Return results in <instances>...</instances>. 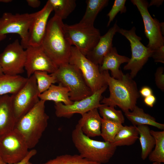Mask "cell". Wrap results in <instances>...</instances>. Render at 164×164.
Returning <instances> with one entry per match:
<instances>
[{"instance_id":"cell-1","label":"cell","mask_w":164,"mask_h":164,"mask_svg":"<svg viewBox=\"0 0 164 164\" xmlns=\"http://www.w3.org/2000/svg\"><path fill=\"white\" fill-rule=\"evenodd\" d=\"M102 72L109 86L110 95L104 97L101 103L114 107L117 106L124 113L132 111L140 97L137 84L133 78L127 73L121 79H117L111 76L108 70Z\"/></svg>"},{"instance_id":"cell-2","label":"cell","mask_w":164,"mask_h":164,"mask_svg":"<svg viewBox=\"0 0 164 164\" xmlns=\"http://www.w3.org/2000/svg\"><path fill=\"white\" fill-rule=\"evenodd\" d=\"M63 20L54 15L48 21L41 46L58 67L69 63L72 46L66 38Z\"/></svg>"},{"instance_id":"cell-3","label":"cell","mask_w":164,"mask_h":164,"mask_svg":"<svg viewBox=\"0 0 164 164\" xmlns=\"http://www.w3.org/2000/svg\"><path fill=\"white\" fill-rule=\"evenodd\" d=\"M71 137L79 155L92 162L103 164L108 163L117 149L113 142L95 140L87 136L78 123L72 132Z\"/></svg>"},{"instance_id":"cell-4","label":"cell","mask_w":164,"mask_h":164,"mask_svg":"<svg viewBox=\"0 0 164 164\" xmlns=\"http://www.w3.org/2000/svg\"><path fill=\"white\" fill-rule=\"evenodd\" d=\"M45 102L40 100L31 110L16 121L14 129L24 137L29 149L37 145L47 126L49 116L45 112Z\"/></svg>"},{"instance_id":"cell-5","label":"cell","mask_w":164,"mask_h":164,"mask_svg":"<svg viewBox=\"0 0 164 164\" xmlns=\"http://www.w3.org/2000/svg\"><path fill=\"white\" fill-rule=\"evenodd\" d=\"M57 82L61 84L70 90V98L73 101H78L90 96L92 93L79 69L68 63L58 67L51 74Z\"/></svg>"},{"instance_id":"cell-6","label":"cell","mask_w":164,"mask_h":164,"mask_svg":"<svg viewBox=\"0 0 164 164\" xmlns=\"http://www.w3.org/2000/svg\"><path fill=\"white\" fill-rule=\"evenodd\" d=\"M65 36L72 46L85 56L95 47L101 36L99 30L94 26L80 22L73 25L63 24Z\"/></svg>"},{"instance_id":"cell-7","label":"cell","mask_w":164,"mask_h":164,"mask_svg":"<svg viewBox=\"0 0 164 164\" xmlns=\"http://www.w3.org/2000/svg\"><path fill=\"white\" fill-rule=\"evenodd\" d=\"M35 14L24 13L13 14L6 12L0 18V41L9 34H17L21 39V44L24 49L28 46V31Z\"/></svg>"},{"instance_id":"cell-8","label":"cell","mask_w":164,"mask_h":164,"mask_svg":"<svg viewBox=\"0 0 164 164\" xmlns=\"http://www.w3.org/2000/svg\"><path fill=\"white\" fill-rule=\"evenodd\" d=\"M69 63L80 71L92 93L107 85L102 72L100 70L99 65L92 62L73 46L71 47Z\"/></svg>"},{"instance_id":"cell-9","label":"cell","mask_w":164,"mask_h":164,"mask_svg":"<svg viewBox=\"0 0 164 164\" xmlns=\"http://www.w3.org/2000/svg\"><path fill=\"white\" fill-rule=\"evenodd\" d=\"M135 30L134 26L129 30L120 28L118 32L125 36L130 44L131 57L123 69L130 70L129 74L132 78L136 75L149 58L152 57L154 51L142 43L141 38L137 35Z\"/></svg>"},{"instance_id":"cell-10","label":"cell","mask_w":164,"mask_h":164,"mask_svg":"<svg viewBox=\"0 0 164 164\" xmlns=\"http://www.w3.org/2000/svg\"><path fill=\"white\" fill-rule=\"evenodd\" d=\"M29 149L24 138L15 129L0 137V157L7 164L21 161Z\"/></svg>"},{"instance_id":"cell-11","label":"cell","mask_w":164,"mask_h":164,"mask_svg":"<svg viewBox=\"0 0 164 164\" xmlns=\"http://www.w3.org/2000/svg\"><path fill=\"white\" fill-rule=\"evenodd\" d=\"M39 93L33 74L23 87L11 96L13 113L17 121L31 110L40 100Z\"/></svg>"},{"instance_id":"cell-12","label":"cell","mask_w":164,"mask_h":164,"mask_svg":"<svg viewBox=\"0 0 164 164\" xmlns=\"http://www.w3.org/2000/svg\"><path fill=\"white\" fill-rule=\"evenodd\" d=\"M24 49L18 39L6 46L0 54V65L3 74L16 76L24 72L26 59Z\"/></svg>"},{"instance_id":"cell-13","label":"cell","mask_w":164,"mask_h":164,"mask_svg":"<svg viewBox=\"0 0 164 164\" xmlns=\"http://www.w3.org/2000/svg\"><path fill=\"white\" fill-rule=\"evenodd\" d=\"M142 17L144 26L145 33L149 40L147 47L154 51L164 45V38L162 33L160 23L153 18L148 10L149 3L145 0H132Z\"/></svg>"},{"instance_id":"cell-14","label":"cell","mask_w":164,"mask_h":164,"mask_svg":"<svg viewBox=\"0 0 164 164\" xmlns=\"http://www.w3.org/2000/svg\"><path fill=\"white\" fill-rule=\"evenodd\" d=\"M106 85L91 95L78 101H73L70 105H65L59 102L55 103L56 116L59 118H70L76 113L82 114L95 108H98L101 104L102 94L108 87Z\"/></svg>"},{"instance_id":"cell-15","label":"cell","mask_w":164,"mask_h":164,"mask_svg":"<svg viewBox=\"0 0 164 164\" xmlns=\"http://www.w3.org/2000/svg\"><path fill=\"white\" fill-rule=\"evenodd\" d=\"M26 59L24 69L27 78L37 71H44L52 74L58 67L40 46H29L26 49Z\"/></svg>"},{"instance_id":"cell-16","label":"cell","mask_w":164,"mask_h":164,"mask_svg":"<svg viewBox=\"0 0 164 164\" xmlns=\"http://www.w3.org/2000/svg\"><path fill=\"white\" fill-rule=\"evenodd\" d=\"M53 11L48 1L40 11L35 12L28 31V46H40L45 36L49 17Z\"/></svg>"},{"instance_id":"cell-17","label":"cell","mask_w":164,"mask_h":164,"mask_svg":"<svg viewBox=\"0 0 164 164\" xmlns=\"http://www.w3.org/2000/svg\"><path fill=\"white\" fill-rule=\"evenodd\" d=\"M120 28L116 21L113 26L104 35L100 36L96 46L86 57L94 64L99 66L104 57L113 47V38Z\"/></svg>"},{"instance_id":"cell-18","label":"cell","mask_w":164,"mask_h":164,"mask_svg":"<svg viewBox=\"0 0 164 164\" xmlns=\"http://www.w3.org/2000/svg\"><path fill=\"white\" fill-rule=\"evenodd\" d=\"M16 120L11 101V96H0V137L13 130Z\"/></svg>"},{"instance_id":"cell-19","label":"cell","mask_w":164,"mask_h":164,"mask_svg":"<svg viewBox=\"0 0 164 164\" xmlns=\"http://www.w3.org/2000/svg\"><path fill=\"white\" fill-rule=\"evenodd\" d=\"M130 58L125 56L118 54L115 47H113L111 50L103 58L99 66L101 72L110 70L112 77L117 79H121L124 74L119 69L120 65L127 63Z\"/></svg>"},{"instance_id":"cell-20","label":"cell","mask_w":164,"mask_h":164,"mask_svg":"<svg viewBox=\"0 0 164 164\" xmlns=\"http://www.w3.org/2000/svg\"><path fill=\"white\" fill-rule=\"evenodd\" d=\"M81 115L82 117L78 124L83 133L89 138L100 136L102 118L98 108H94Z\"/></svg>"},{"instance_id":"cell-21","label":"cell","mask_w":164,"mask_h":164,"mask_svg":"<svg viewBox=\"0 0 164 164\" xmlns=\"http://www.w3.org/2000/svg\"><path fill=\"white\" fill-rule=\"evenodd\" d=\"M69 92V89L61 84L59 83L58 85L53 84L47 90L39 94V97L40 100L45 101H50L55 103L61 102L70 105L73 101L70 99Z\"/></svg>"},{"instance_id":"cell-22","label":"cell","mask_w":164,"mask_h":164,"mask_svg":"<svg viewBox=\"0 0 164 164\" xmlns=\"http://www.w3.org/2000/svg\"><path fill=\"white\" fill-rule=\"evenodd\" d=\"M125 115L133 125H150L161 130L164 129V124L157 122L155 118L145 113L142 108L137 105L132 111L125 112Z\"/></svg>"},{"instance_id":"cell-23","label":"cell","mask_w":164,"mask_h":164,"mask_svg":"<svg viewBox=\"0 0 164 164\" xmlns=\"http://www.w3.org/2000/svg\"><path fill=\"white\" fill-rule=\"evenodd\" d=\"M28 79L20 75H0V96L16 93L24 85Z\"/></svg>"},{"instance_id":"cell-24","label":"cell","mask_w":164,"mask_h":164,"mask_svg":"<svg viewBox=\"0 0 164 164\" xmlns=\"http://www.w3.org/2000/svg\"><path fill=\"white\" fill-rule=\"evenodd\" d=\"M138 138L136 126L123 125L116 135L113 143L117 147L130 146L134 144Z\"/></svg>"},{"instance_id":"cell-25","label":"cell","mask_w":164,"mask_h":164,"mask_svg":"<svg viewBox=\"0 0 164 164\" xmlns=\"http://www.w3.org/2000/svg\"><path fill=\"white\" fill-rule=\"evenodd\" d=\"M136 126L141 146V158L144 160L148 157L153 150L155 140L150 133V130L148 126L141 125Z\"/></svg>"},{"instance_id":"cell-26","label":"cell","mask_w":164,"mask_h":164,"mask_svg":"<svg viewBox=\"0 0 164 164\" xmlns=\"http://www.w3.org/2000/svg\"><path fill=\"white\" fill-rule=\"evenodd\" d=\"M108 0H87L85 13L79 22L94 26L95 20L99 12L108 4Z\"/></svg>"},{"instance_id":"cell-27","label":"cell","mask_w":164,"mask_h":164,"mask_svg":"<svg viewBox=\"0 0 164 164\" xmlns=\"http://www.w3.org/2000/svg\"><path fill=\"white\" fill-rule=\"evenodd\" d=\"M154 137L155 144L154 149L148 156L149 160L153 162H164V131L150 130Z\"/></svg>"},{"instance_id":"cell-28","label":"cell","mask_w":164,"mask_h":164,"mask_svg":"<svg viewBox=\"0 0 164 164\" xmlns=\"http://www.w3.org/2000/svg\"><path fill=\"white\" fill-rule=\"evenodd\" d=\"M55 15L62 20L66 19L74 11L76 6L75 0H49Z\"/></svg>"},{"instance_id":"cell-29","label":"cell","mask_w":164,"mask_h":164,"mask_svg":"<svg viewBox=\"0 0 164 164\" xmlns=\"http://www.w3.org/2000/svg\"><path fill=\"white\" fill-rule=\"evenodd\" d=\"M40 164H103L89 161L79 155L64 154Z\"/></svg>"},{"instance_id":"cell-30","label":"cell","mask_w":164,"mask_h":164,"mask_svg":"<svg viewBox=\"0 0 164 164\" xmlns=\"http://www.w3.org/2000/svg\"><path fill=\"white\" fill-rule=\"evenodd\" d=\"M122 124L102 118L101 135L105 142H113Z\"/></svg>"},{"instance_id":"cell-31","label":"cell","mask_w":164,"mask_h":164,"mask_svg":"<svg viewBox=\"0 0 164 164\" xmlns=\"http://www.w3.org/2000/svg\"><path fill=\"white\" fill-rule=\"evenodd\" d=\"M98 109L103 119L121 124L124 123L125 119L121 111L116 110L113 106L103 104H101Z\"/></svg>"},{"instance_id":"cell-32","label":"cell","mask_w":164,"mask_h":164,"mask_svg":"<svg viewBox=\"0 0 164 164\" xmlns=\"http://www.w3.org/2000/svg\"><path fill=\"white\" fill-rule=\"evenodd\" d=\"M48 73L46 71H37L33 73L40 94L47 90L52 84L57 82L55 77Z\"/></svg>"},{"instance_id":"cell-33","label":"cell","mask_w":164,"mask_h":164,"mask_svg":"<svg viewBox=\"0 0 164 164\" xmlns=\"http://www.w3.org/2000/svg\"><path fill=\"white\" fill-rule=\"evenodd\" d=\"M126 0H115L112 7L107 14L109 17L107 26H109L111 23L113 21L116 15L119 12L120 13H125L126 8L125 6Z\"/></svg>"},{"instance_id":"cell-34","label":"cell","mask_w":164,"mask_h":164,"mask_svg":"<svg viewBox=\"0 0 164 164\" xmlns=\"http://www.w3.org/2000/svg\"><path fill=\"white\" fill-rule=\"evenodd\" d=\"M164 70L163 67H159L155 74V84L157 87L163 91L164 90Z\"/></svg>"},{"instance_id":"cell-35","label":"cell","mask_w":164,"mask_h":164,"mask_svg":"<svg viewBox=\"0 0 164 164\" xmlns=\"http://www.w3.org/2000/svg\"><path fill=\"white\" fill-rule=\"evenodd\" d=\"M152 57L156 63H164V45L154 50Z\"/></svg>"},{"instance_id":"cell-36","label":"cell","mask_w":164,"mask_h":164,"mask_svg":"<svg viewBox=\"0 0 164 164\" xmlns=\"http://www.w3.org/2000/svg\"><path fill=\"white\" fill-rule=\"evenodd\" d=\"M36 153L37 151L36 149H32L29 151L26 156L21 161L17 163L9 164H32L30 162V160Z\"/></svg>"},{"instance_id":"cell-37","label":"cell","mask_w":164,"mask_h":164,"mask_svg":"<svg viewBox=\"0 0 164 164\" xmlns=\"http://www.w3.org/2000/svg\"><path fill=\"white\" fill-rule=\"evenodd\" d=\"M156 101V97L153 94L144 98V102L147 106L152 107Z\"/></svg>"},{"instance_id":"cell-38","label":"cell","mask_w":164,"mask_h":164,"mask_svg":"<svg viewBox=\"0 0 164 164\" xmlns=\"http://www.w3.org/2000/svg\"><path fill=\"white\" fill-rule=\"evenodd\" d=\"M139 93L144 98L152 94V89L148 86H144L142 87L139 91Z\"/></svg>"},{"instance_id":"cell-39","label":"cell","mask_w":164,"mask_h":164,"mask_svg":"<svg viewBox=\"0 0 164 164\" xmlns=\"http://www.w3.org/2000/svg\"><path fill=\"white\" fill-rule=\"evenodd\" d=\"M28 5L31 7L36 8L39 6L41 2L39 0H27Z\"/></svg>"},{"instance_id":"cell-40","label":"cell","mask_w":164,"mask_h":164,"mask_svg":"<svg viewBox=\"0 0 164 164\" xmlns=\"http://www.w3.org/2000/svg\"><path fill=\"white\" fill-rule=\"evenodd\" d=\"M164 0H152L149 4L148 7L154 5L159 7L163 3Z\"/></svg>"},{"instance_id":"cell-41","label":"cell","mask_w":164,"mask_h":164,"mask_svg":"<svg viewBox=\"0 0 164 164\" xmlns=\"http://www.w3.org/2000/svg\"><path fill=\"white\" fill-rule=\"evenodd\" d=\"M12 0H0V2L7 3L12 2Z\"/></svg>"},{"instance_id":"cell-42","label":"cell","mask_w":164,"mask_h":164,"mask_svg":"<svg viewBox=\"0 0 164 164\" xmlns=\"http://www.w3.org/2000/svg\"><path fill=\"white\" fill-rule=\"evenodd\" d=\"M0 164H7L5 163L0 157Z\"/></svg>"},{"instance_id":"cell-43","label":"cell","mask_w":164,"mask_h":164,"mask_svg":"<svg viewBox=\"0 0 164 164\" xmlns=\"http://www.w3.org/2000/svg\"><path fill=\"white\" fill-rule=\"evenodd\" d=\"M3 74L2 68L0 65V75Z\"/></svg>"},{"instance_id":"cell-44","label":"cell","mask_w":164,"mask_h":164,"mask_svg":"<svg viewBox=\"0 0 164 164\" xmlns=\"http://www.w3.org/2000/svg\"><path fill=\"white\" fill-rule=\"evenodd\" d=\"M152 164H163V163L154 162H153Z\"/></svg>"}]
</instances>
